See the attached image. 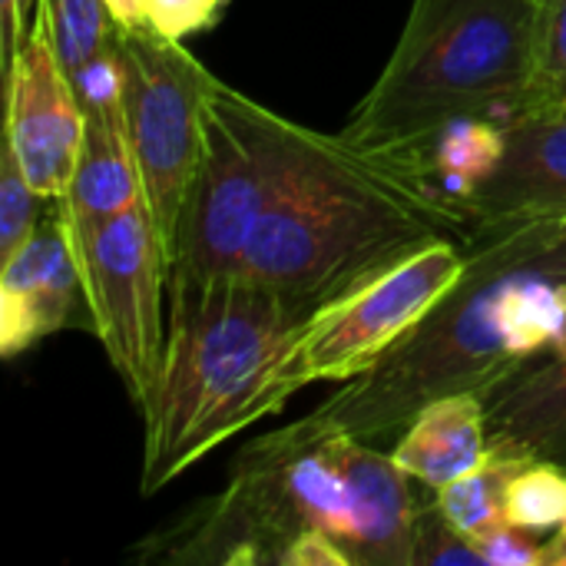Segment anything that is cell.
I'll return each mask as SVG.
<instances>
[{
    "mask_svg": "<svg viewBox=\"0 0 566 566\" xmlns=\"http://www.w3.org/2000/svg\"><path fill=\"white\" fill-rule=\"evenodd\" d=\"M434 239L468 249L461 229L385 159L352 146L342 133L328 136L298 123L282 189L239 275L322 305Z\"/></svg>",
    "mask_w": 566,
    "mask_h": 566,
    "instance_id": "277c9868",
    "label": "cell"
},
{
    "mask_svg": "<svg viewBox=\"0 0 566 566\" xmlns=\"http://www.w3.org/2000/svg\"><path fill=\"white\" fill-rule=\"evenodd\" d=\"M66 232L93 332L143 415L166 352L163 289L172 275L153 216L139 202L90 226H66Z\"/></svg>",
    "mask_w": 566,
    "mask_h": 566,
    "instance_id": "9c48e42d",
    "label": "cell"
},
{
    "mask_svg": "<svg viewBox=\"0 0 566 566\" xmlns=\"http://www.w3.org/2000/svg\"><path fill=\"white\" fill-rule=\"evenodd\" d=\"M481 398L494 451L566 471V352L521 368Z\"/></svg>",
    "mask_w": 566,
    "mask_h": 566,
    "instance_id": "5bb4252c",
    "label": "cell"
},
{
    "mask_svg": "<svg viewBox=\"0 0 566 566\" xmlns=\"http://www.w3.org/2000/svg\"><path fill=\"white\" fill-rule=\"evenodd\" d=\"M43 196L27 182L17 153L3 139L0 156V259L17 252L43 219Z\"/></svg>",
    "mask_w": 566,
    "mask_h": 566,
    "instance_id": "ffe728a7",
    "label": "cell"
},
{
    "mask_svg": "<svg viewBox=\"0 0 566 566\" xmlns=\"http://www.w3.org/2000/svg\"><path fill=\"white\" fill-rule=\"evenodd\" d=\"M488 566L478 544L458 531L438 507L434 501L421 507L418 531H415V551H411V566Z\"/></svg>",
    "mask_w": 566,
    "mask_h": 566,
    "instance_id": "44dd1931",
    "label": "cell"
},
{
    "mask_svg": "<svg viewBox=\"0 0 566 566\" xmlns=\"http://www.w3.org/2000/svg\"><path fill=\"white\" fill-rule=\"evenodd\" d=\"M418 481L391 451L352 434L322 438L289 454H242L229 484L139 557L169 564L282 566L289 544L318 531L342 544L355 566H411L421 504Z\"/></svg>",
    "mask_w": 566,
    "mask_h": 566,
    "instance_id": "7a4b0ae2",
    "label": "cell"
},
{
    "mask_svg": "<svg viewBox=\"0 0 566 566\" xmlns=\"http://www.w3.org/2000/svg\"><path fill=\"white\" fill-rule=\"evenodd\" d=\"M527 219H566V106L504 123V153L468 202L471 242Z\"/></svg>",
    "mask_w": 566,
    "mask_h": 566,
    "instance_id": "8fae6325",
    "label": "cell"
},
{
    "mask_svg": "<svg viewBox=\"0 0 566 566\" xmlns=\"http://www.w3.org/2000/svg\"><path fill=\"white\" fill-rule=\"evenodd\" d=\"M36 20L76 96L116 60V23L106 0H40Z\"/></svg>",
    "mask_w": 566,
    "mask_h": 566,
    "instance_id": "2e32d148",
    "label": "cell"
},
{
    "mask_svg": "<svg viewBox=\"0 0 566 566\" xmlns=\"http://www.w3.org/2000/svg\"><path fill=\"white\" fill-rule=\"evenodd\" d=\"M491 454L488 405L481 395H448L421 408L391 444L395 464L418 484L441 491Z\"/></svg>",
    "mask_w": 566,
    "mask_h": 566,
    "instance_id": "9a60e30c",
    "label": "cell"
},
{
    "mask_svg": "<svg viewBox=\"0 0 566 566\" xmlns=\"http://www.w3.org/2000/svg\"><path fill=\"white\" fill-rule=\"evenodd\" d=\"M566 338V219L484 229L461 279L375 368L345 381L298 421L242 454H289L352 434L395 444L411 418L448 395H488L521 368L551 358Z\"/></svg>",
    "mask_w": 566,
    "mask_h": 566,
    "instance_id": "6da1fadb",
    "label": "cell"
},
{
    "mask_svg": "<svg viewBox=\"0 0 566 566\" xmlns=\"http://www.w3.org/2000/svg\"><path fill=\"white\" fill-rule=\"evenodd\" d=\"M7 126L3 139L17 153L27 182L46 202L66 196L83 143V106L66 80L43 23L36 20L13 60L3 66Z\"/></svg>",
    "mask_w": 566,
    "mask_h": 566,
    "instance_id": "30bf717a",
    "label": "cell"
},
{
    "mask_svg": "<svg viewBox=\"0 0 566 566\" xmlns=\"http://www.w3.org/2000/svg\"><path fill=\"white\" fill-rule=\"evenodd\" d=\"M282 566H355L352 554L318 531L298 534L282 554Z\"/></svg>",
    "mask_w": 566,
    "mask_h": 566,
    "instance_id": "cb8c5ba5",
    "label": "cell"
},
{
    "mask_svg": "<svg viewBox=\"0 0 566 566\" xmlns=\"http://www.w3.org/2000/svg\"><path fill=\"white\" fill-rule=\"evenodd\" d=\"M560 352H566V338H564V348H560ZM560 352H557V355H560Z\"/></svg>",
    "mask_w": 566,
    "mask_h": 566,
    "instance_id": "f1b7e54d",
    "label": "cell"
},
{
    "mask_svg": "<svg viewBox=\"0 0 566 566\" xmlns=\"http://www.w3.org/2000/svg\"><path fill=\"white\" fill-rule=\"evenodd\" d=\"M474 544L488 566H544V544L534 537V531L517 527L507 517L474 534Z\"/></svg>",
    "mask_w": 566,
    "mask_h": 566,
    "instance_id": "603a6c76",
    "label": "cell"
},
{
    "mask_svg": "<svg viewBox=\"0 0 566 566\" xmlns=\"http://www.w3.org/2000/svg\"><path fill=\"white\" fill-rule=\"evenodd\" d=\"M295 126L298 123L216 80L206 99L202 159L186 199L172 272H239L262 216L282 189Z\"/></svg>",
    "mask_w": 566,
    "mask_h": 566,
    "instance_id": "8992f818",
    "label": "cell"
},
{
    "mask_svg": "<svg viewBox=\"0 0 566 566\" xmlns=\"http://www.w3.org/2000/svg\"><path fill=\"white\" fill-rule=\"evenodd\" d=\"M557 531H560V534H564V537H566V517H564V524H560V527H557Z\"/></svg>",
    "mask_w": 566,
    "mask_h": 566,
    "instance_id": "83f0119b",
    "label": "cell"
},
{
    "mask_svg": "<svg viewBox=\"0 0 566 566\" xmlns=\"http://www.w3.org/2000/svg\"><path fill=\"white\" fill-rule=\"evenodd\" d=\"M113 43L143 202L169 265H176L182 212L202 159L206 99L216 76L186 50L182 40L163 36L149 23L116 27Z\"/></svg>",
    "mask_w": 566,
    "mask_h": 566,
    "instance_id": "ba28073f",
    "label": "cell"
},
{
    "mask_svg": "<svg viewBox=\"0 0 566 566\" xmlns=\"http://www.w3.org/2000/svg\"><path fill=\"white\" fill-rule=\"evenodd\" d=\"M40 13V0H3V66L13 60L20 43L30 36Z\"/></svg>",
    "mask_w": 566,
    "mask_h": 566,
    "instance_id": "d4e9b609",
    "label": "cell"
},
{
    "mask_svg": "<svg viewBox=\"0 0 566 566\" xmlns=\"http://www.w3.org/2000/svg\"><path fill=\"white\" fill-rule=\"evenodd\" d=\"M544 566H566V537L557 531V537L544 541Z\"/></svg>",
    "mask_w": 566,
    "mask_h": 566,
    "instance_id": "4316f807",
    "label": "cell"
},
{
    "mask_svg": "<svg viewBox=\"0 0 566 566\" xmlns=\"http://www.w3.org/2000/svg\"><path fill=\"white\" fill-rule=\"evenodd\" d=\"M504 517L534 534L557 531L566 517V471L551 461H531L507 488Z\"/></svg>",
    "mask_w": 566,
    "mask_h": 566,
    "instance_id": "d6986e66",
    "label": "cell"
},
{
    "mask_svg": "<svg viewBox=\"0 0 566 566\" xmlns=\"http://www.w3.org/2000/svg\"><path fill=\"white\" fill-rule=\"evenodd\" d=\"M547 0H411L405 30L342 136L398 149L451 119L511 123L527 86Z\"/></svg>",
    "mask_w": 566,
    "mask_h": 566,
    "instance_id": "5b68a950",
    "label": "cell"
},
{
    "mask_svg": "<svg viewBox=\"0 0 566 566\" xmlns=\"http://www.w3.org/2000/svg\"><path fill=\"white\" fill-rule=\"evenodd\" d=\"M106 10H109L116 27H139V23H146L143 0H106Z\"/></svg>",
    "mask_w": 566,
    "mask_h": 566,
    "instance_id": "484cf974",
    "label": "cell"
},
{
    "mask_svg": "<svg viewBox=\"0 0 566 566\" xmlns=\"http://www.w3.org/2000/svg\"><path fill=\"white\" fill-rule=\"evenodd\" d=\"M318 308L239 272L169 275V328L143 411V494L196 468L219 444L269 418L265 395L292 338Z\"/></svg>",
    "mask_w": 566,
    "mask_h": 566,
    "instance_id": "3957f363",
    "label": "cell"
},
{
    "mask_svg": "<svg viewBox=\"0 0 566 566\" xmlns=\"http://www.w3.org/2000/svg\"><path fill=\"white\" fill-rule=\"evenodd\" d=\"M527 458L507 454V451H494L484 458L481 468H474L471 474L451 481L448 488L434 491V507L458 527L464 531L471 541L474 534H481L484 527H491L494 521L504 517V504H507V488L514 481V474L521 468H527Z\"/></svg>",
    "mask_w": 566,
    "mask_h": 566,
    "instance_id": "e0dca14e",
    "label": "cell"
},
{
    "mask_svg": "<svg viewBox=\"0 0 566 566\" xmlns=\"http://www.w3.org/2000/svg\"><path fill=\"white\" fill-rule=\"evenodd\" d=\"M226 3L229 0H143L146 23L172 40H186L219 23Z\"/></svg>",
    "mask_w": 566,
    "mask_h": 566,
    "instance_id": "7402d4cb",
    "label": "cell"
},
{
    "mask_svg": "<svg viewBox=\"0 0 566 566\" xmlns=\"http://www.w3.org/2000/svg\"><path fill=\"white\" fill-rule=\"evenodd\" d=\"M464 265L468 249L461 242L434 239L325 298L275 368L265 411L279 415L308 385L352 381L375 368L448 295Z\"/></svg>",
    "mask_w": 566,
    "mask_h": 566,
    "instance_id": "52a82bcc",
    "label": "cell"
},
{
    "mask_svg": "<svg viewBox=\"0 0 566 566\" xmlns=\"http://www.w3.org/2000/svg\"><path fill=\"white\" fill-rule=\"evenodd\" d=\"M560 106H566V0H547L537 36V56L511 119Z\"/></svg>",
    "mask_w": 566,
    "mask_h": 566,
    "instance_id": "ac0fdd59",
    "label": "cell"
},
{
    "mask_svg": "<svg viewBox=\"0 0 566 566\" xmlns=\"http://www.w3.org/2000/svg\"><path fill=\"white\" fill-rule=\"evenodd\" d=\"M83 295L70 232L53 202L33 235L0 259V355L17 358L70 325Z\"/></svg>",
    "mask_w": 566,
    "mask_h": 566,
    "instance_id": "7c38bea8",
    "label": "cell"
},
{
    "mask_svg": "<svg viewBox=\"0 0 566 566\" xmlns=\"http://www.w3.org/2000/svg\"><path fill=\"white\" fill-rule=\"evenodd\" d=\"M83 143L73 169V182L56 199L66 226H90L143 202V182L129 123L123 109L119 60H113L83 93Z\"/></svg>",
    "mask_w": 566,
    "mask_h": 566,
    "instance_id": "4fadbf2b",
    "label": "cell"
}]
</instances>
